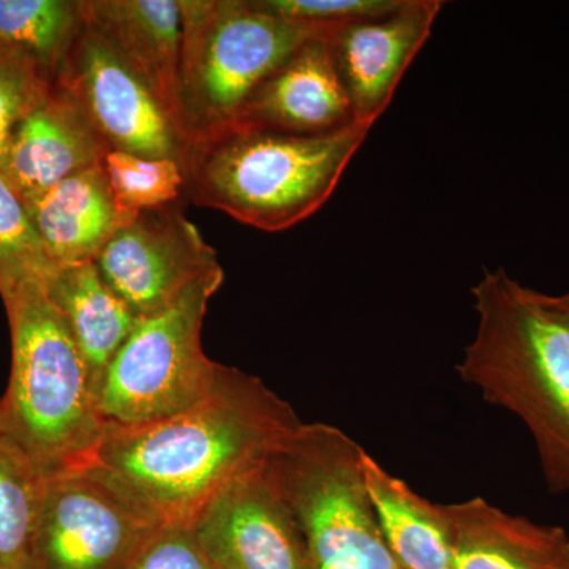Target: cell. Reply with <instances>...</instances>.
<instances>
[{
  "label": "cell",
  "mask_w": 569,
  "mask_h": 569,
  "mask_svg": "<svg viewBox=\"0 0 569 569\" xmlns=\"http://www.w3.org/2000/svg\"><path fill=\"white\" fill-rule=\"evenodd\" d=\"M372 126L299 134L228 127L189 146L186 197L263 231L295 227L326 203Z\"/></svg>",
  "instance_id": "3"
},
{
  "label": "cell",
  "mask_w": 569,
  "mask_h": 569,
  "mask_svg": "<svg viewBox=\"0 0 569 569\" xmlns=\"http://www.w3.org/2000/svg\"><path fill=\"white\" fill-rule=\"evenodd\" d=\"M108 152L77 100L54 84L14 127L0 173L26 201L102 163Z\"/></svg>",
  "instance_id": "14"
},
{
  "label": "cell",
  "mask_w": 569,
  "mask_h": 569,
  "mask_svg": "<svg viewBox=\"0 0 569 569\" xmlns=\"http://www.w3.org/2000/svg\"><path fill=\"white\" fill-rule=\"evenodd\" d=\"M455 533L452 569H568L569 535L509 515L482 497L447 505Z\"/></svg>",
  "instance_id": "17"
},
{
  "label": "cell",
  "mask_w": 569,
  "mask_h": 569,
  "mask_svg": "<svg viewBox=\"0 0 569 569\" xmlns=\"http://www.w3.org/2000/svg\"><path fill=\"white\" fill-rule=\"evenodd\" d=\"M550 301H552L557 307H560L561 310H565V312L569 313V293L550 296Z\"/></svg>",
  "instance_id": "27"
},
{
  "label": "cell",
  "mask_w": 569,
  "mask_h": 569,
  "mask_svg": "<svg viewBox=\"0 0 569 569\" xmlns=\"http://www.w3.org/2000/svg\"><path fill=\"white\" fill-rule=\"evenodd\" d=\"M11 332V373L0 399L6 427L48 478L96 459L104 419L88 367L43 279L3 296Z\"/></svg>",
  "instance_id": "4"
},
{
  "label": "cell",
  "mask_w": 569,
  "mask_h": 569,
  "mask_svg": "<svg viewBox=\"0 0 569 569\" xmlns=\"http://www.w3.org/2000/svg\"><path fill=\"white\" fill-rule=\"evenodd\" d=\"M443 2L399 0L395 9L343 26L332 52L356 122L373 126L432 32Z\"/></svg>",
  "instance_id": "12"
},
{
  "label": "cell",
  "mask_w": 569,
  "mask_h": 569,
  "mask_svg": "<svg viewBox=\"0 0 569 569\" xmlns=\"http://www.w3.org/2000/svg\"><path fill=\"white\" fill-rule=\"evenodd\" d=\"M52 264L33 230L24 201L0 173V296L31 279H44Z\"/></svg>",
  "instance_id": "23"
},
{
  "label": "cell",
  "mask_w": 569,
  "mask_h": 569,
  "mask_svg": "<svg viewBox=\"0 0 569 569\" xmlns=\"http://www.w3.org/2000/svg\"><path fill=\"white\" fill-rule=\"evenodd\" d=\"M223 269L198 280L170 309L141 318L114 356L97 406L104 422L140 425L181 413L211 395L219 362L201 346L209 301L223 283Z\"/></svg>",
  "instance_id": "7"
},
{
  "label": "cell",
  "mask_w": 569,
  "mask_h": 569,
  "mask_svg": "<svg viewBox=\"0 0 569 569\" xmlns=\"http://www.w3.org/2000/svg\"><path fill=\"white\" fill-rule=\"evenodd\" d=\"M127 569H217L206 556L192 523H163Z\"/></svg>",
  "instance_id": "26"
},
{
  "label": "cell",
  "mask_w": 569,
  "mask_h": 569,
  "mask_svg": "<svg viewBox=\"0 0 569 569\" xmlns=\"http://www.w3.org/2000/svg\"><path fill=\"white\" fill-rule=\"evenodd\" d=\"M48 477L0 425V568L24 569Z\"/></svg>",
  "instance_id": "21"
},
{
  "label": "cell",
  "mask_w": 569,
  "mask_h": 569,
  "mask_svg": "<svg viewBox=\"0 0 569 569\" xmlns=\"http://www.w3.org/2000/svg\"><path fill=\"white\" fill-rule=\"evenodd\" d=\"M102 164L116 203L127 216L178 204L186 197V171L176 160L110 151Z\"/></svg>",
  "instance_id": "22"
},
{
  "label": "cell",
  "mask_w": 569,
  "mask_h": 569,
  "mask_svg": "<svg viewBox=\"0 0 569 569\" xmlns=\"http://www.w3.org/2000/svg\"><path fill=\"white\" fill-rule=\"evenodd\" d=\"M258 9L301 24L336 32L351 22L395 9L399 0H252Z\"/></svg>",
  "instance_id": "25"
},
{
  "label": "cell",
  "mask_w": 569,
  "mask_h": 569,
  "mask_svg": "<svg viewBox=\"0 0 569 569\" xmlns=\"http://www.w3.org/2000/svg\"><path fill=\"white\" fill-rule=\"evenodd\" d=\"M179 121L187 142L233 126L239 111L284 61L335 33L276 17L252 0H181Z\"/></svg>",
  "instance_id": "5"
},
{
  "label": "cell",
  "mask_w": 569,
  "mask_h": 569,
  "mask_svg": "<svg viewBox=\"0 0 569 569\" xmlns=\"http://www.w3.org/2000/svg\"><path fill=\"white\" fill-rule=\"evenodd\" d=\"M43 282L80 348L97 400L108 367L140 318L108 287L93 261L54 266Z\"/></svg>",
  "instance_id": "18"
},
{
  "label": "cell",
  "mask_w": 569,
  "mask_h": 569,
  "mask_svg": "<svg viewBox=\"0 0 569 569\" xmlns=\"http://www.w3.org/2000/svg\"><path fill=\"white\" fill-rule=\"evenodd\" d=\"M365 478L381 535L400 569H452L455 533L447 505L419 496L367 451Z\"/></svg>",
  "instance_id": "19"
},
{
  "label": "cell",
  "mask_w": 569,
  "mask_h": 569,
  "mask_svg": "<svg viewBox=\"0 0 569 569\" xmlns=\"http://www.w3.org/2000/svg\"><path fill=\"white\" fill-rule=\"evenodd\" d=\"M260 378L220 366L211 395L140 425L104 426L93 463L110 471L162 523H192L220 490L263 467L301 426Z\"/></svg>",
  "instance_id": "1"
},
{
  "label": "cell",
  "mask_w": 569,
  "mask_h": 569,
  "mask_svg": "<svg viewBox=\"0 0 569 569\" xmlns=\"http://www.w3.org/2000/svg\"><path fill=\"white\" fill-rule=\"evenodd\" d=\"M361 445L336 426L301 425L264 471L305 535L316 569H400L365 478Z\"/></svg>",
  "instance_id": "6"
},
{
  "label": "cell",
  "mask_w": 569,
  "mask_h": 569,
  "mask_svg": "<svg viewBox=\"0 0 569 569\" xmlns=\"http://www.w3.org/2000/svg\"><path fill=\"white\" fill-rule=\"evenodd\" d=\"M93 263L140 320L170 309L198 280L222 268L178 204L134 216Z\"/></svg>",
  "instance_id": "10"
},
{
  "label": "cell",
  "mask_w": 569,
  "mask_h": 569,
  "mask_svg": "<svg viewBox=\"0 0 569 569\" xmlns=\"http://www.w3.org/2000/svg\"><path fill=\"white\" fill-rule=\"evenodd\" d=\"M478 323L458 366L486 402L527 426L550 492H569V313L503 269L473 288Z\"/></svg>",
  "instance_id": "2"
},
{
  "label": "cell",
  "mask_w": 569,
  "mask_h": 569,
  "mask_svg": "<svg viewBox=\"0 0 569 569\" xmlns=\"http://www.w3.org/2000/svg\"><path fill=\"white\" fill-rule=\"evenodd\" d=\"M81 6L86 22L149 86L181 129V0H81Z\"/></svg>",
  "instance_id": "15"
},
{
  "label": "cell",
  "mask_w": 569,
  "mask_h": 569,
  "mask_svg": "<svg viewBox=\"0 0 569 569\" xmlns=\"http://www.w3.org/2000/svg\"><path fill=\"white\" fill-rule=\"evenodd\" d=\"M56 84L77 100L110 151L183 167L189 142L173 116L88 22Z\"/></svg>",
  "instance_id": "9"
},
{
  "label": "cell",
  "mask_w": 569,
  "mask_h": 569,
  "mask_svg": "<svg viewBox=\"0 0 569 569\" xmlns=\"http://www.w3.org/2000/svg\"><path fill=\"white\" fill-rule=\"evenodd\" d=\"M52 88L31 63L0 50V167L14 127Z\"/></svg>",
  "instance_id": "24"
},
{
  "label": "cell",
  "mask_w": 569,
  "mask_h": 569,
  "mask_svg": "<svg viewBox=\"0 0 569 569\" xmlns=\"http://www.w3.org/2000/svg\"><path fill=\"white\" fill-rule=\"evenodd\" d=\"M84 24L81 0H0V50L56 84Z\"/></svg>",
  "instance_id": "20"
},
{
  "label": "cell",
  "mask_w": 569,
  "mask_h": 569,
  "mask_svg": "<svg viewBox=\"0 0 569 569\" xmlns=\"http://www.w3.org/2000/svg\"><path fill=\"white\" fill-rule=\"evenodd\" d=\"M0 569H3V568H0Z\"/></svg>",
  "instance_id": "28"
},
{
  "label": "cell",
  "mask_w": 569,
  "mask_h": 569,
  "mask_svg": "<svg viewBox=\"0 0 569 569\" xmlns=\"http://www.w3.org/2000/svg\"><path fill=\"white\" fill-rule=\"evenodd\" d=\"M24 204L56 266L91 263L119 228L133 219L116 203L102 163L63 179Z\"/></svg>",
  "instance_id": "16"
},
{
  "label": "cell",
  "mask_w": 569,
  "mask_h": 569,
  "mask_svg": "<svg viewBox=\"0 0 569 569\" xmlns=\"http://www.w3.org/2000/svg\"><path fill=\"white\" fill-rule=\"evenodd\" d=\"M331 36L307 41L269 74L249 97L233 126L320 134L356 122L337 70Z\"/></svg>",
  "instance_id": "13"
},
{
  "label": "cell",
  "mask_w": 569,
  "mask_h": 569,
  "mask_svg": "<svg viewBox=\"0 0 569 569\" xmlns=\"http://www.w3.org/2000/svg\"><path fill=\"white\" fill-rule=\"evenodd\" d=\"M163 526L97 463L48 478L24 569H127Z\"/></svg>",
  "instance_id": "8"
},
{
  "label": "cell",
  "mask_w": 569,
  "mask_h": 569,
  "mask_svg": "<svg viewBox=\"0 0 569 569\" xmlns=\"http://www.w3.org/2000/svg\"><path fill=\"white\" fill-rule=\"evenodd\" d=\"M192 526L217 569H316L305 535L264 466L220 490Z\"/></svg>",
  "instance_id": "11"
},
{
  "label": "cell",
  "mask_w": 569,
  "mask_h": 569,
  "mask_svg": "<svg viewBox=\"0 0 569 569\" xmlns=\"http://www.w3.org/2000/svg\"><path fill=\"white\" fill-rule=\"evenodd\" d=\"M569 569V568H568Z\"/></svg>",
  "instance_id": "29"
}]
</instances>
